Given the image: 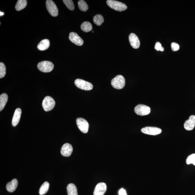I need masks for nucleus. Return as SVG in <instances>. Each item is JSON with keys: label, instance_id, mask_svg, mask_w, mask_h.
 <instances>
[{"label": "nucleus", "instance_id": "f257e3e1", "mask_svg": "<svg viewBox=\"0 0 195 195\" xmlns=\"http://www.w3.org/2000/svg\"><path fill=\"white\" fill-rule=\"evenodd\" d=\"M106 3L107 5L111 9L118 11H123L127 9V7L126 5L119 1L108 0Z\"/></svg>", "mask_w": 195, "mask_h": 195}, {"label": "nucleus", "instance_id": "f03ea898", "mask_svg": "<svg viewBox=\"0 0 195 195\" xmlns=\"http://www.w3.org/2000/svg\"><path fill=\"white\" fill-rule=\"evenodd\" d=\"M111 84L112 87L117 89H121L124 87L125 85V79L121 75H117L112 79Z\"/></svg>", "mask_w": 195, "mask_h": 195}, {"label": "nucleus", "instance_id": "7ed1b4c3", "mask_svg": "<svg viewBox=\"0 0 195 195\" xmlns=\"http://www.w3.org/2000/svg\"><path fill=\"white\" fill-rule=\"evenodd\" d=\"M37 67L39 71L45 73L50 72L53 69L54 65L51 62L44 61L38 64Z\"/></svg>", "mask_w": 195, "mask_h": 195}, {"label": "nucleus", "instance_id": "20e7f679", "mask_svg": "<svg viewBox=\"0 0 195 195\" xmlns=\"http://www.w3.org/2000/svg\"><path fill=\"white\" fill-rule=\"evenodd\" d=\"M55 105L54 100L50 96H46L43 100L42 103V107L46 111L51 110Z\"/></svg>", "mask_w": 195, "mask_h": 195}, {"label": "nucleus", "instance_id": "39448f33", "mask_svg": "<svg viewBox=\"0 0 195 195\" xmlns=\"http://www.w3.org/2000/svg\"><path fill=\"white\" fill-rule=\"evenodd\" d=\"M75 83L79 89L85 90H90L93 88V85L90 82L81 79H75Z\"/></svg>", "mask_w": 195, "mask_h": 195}, {"label": "nucleus", "instance_id": "423d86ee", "mask_svg": "<svg viewBox=\"0 0 195 195\" xmlns=\"http://www.w3.org/2000/svg\"><path fill=\"white\" fill-rule=\"evenodd\" d=\"M47 9L52 16L57 17L58 15V9L54 2L51 0H47L46 2Z\"/></svg>", "mask_w": 195, "mask_h": 195}, {"label": "nucleus", "instance_id": "0eeeda50", "mask_svg": "<svg viewBox=\"0 0 195 195\" xmlns=\"http://www.w3.org/2000/svg\"><path fill=\"white\" fill-rule=\"evenodd\" d=\"M151 109L149 107L144 104H140L134 108V112L138 115L145 116L150 113Z\"/></svg>", "mask_w": 195, "mask_h": 195}, {"label": "nucleus", "instance_id": "6e6552de", "mask_svg": "<svg viewBox=\"0 0 195 195\" xmlns=\"http://www.w3.org/2000/svg\"><path fill=\"white\" fill-rule=\"evenodd\" d=\"M76 123L78 128L81 131L85 134L87 133L89 128V124L85 119L81 118H78L76 119Z\"/></svg>", "mask_w": 195, "mask_h": 195}, {"label": "nucleus", "instance_id": "1a4fd4ad", "mask_svg": "<svg viewBox=\"0 0 195 195\" xmlns=\"http://www.w3.org/2000/svg\"><path fill=\"white\" fill-rule=\"evenodd\" d=\"M141 132L144 134L150 135H157L161 134L162 130L158 128L152 127H147L141 129Z\"/></svg>", "mask_w": 195, "mask_h": 195}, {"label": "nucleus", "instance_id": "9d476101", "mask_svg": "<svg viewBox=\"0 0 195 195\" xmlns=\"http://www.w3.org/2000/svg\"><path fill=\"white\" fill-rule=\"evenodd\" d=\"M69 38L71 42L77 46H81L83 45V41L81 37L75 32L70 33Z\"/></svg>", "mask_w": 195, "mask_h": 195}, {"label": "nucleus", "instance_id": "9b49d317", "mask_svg": "<svg viewBox=\"0 0 195 195\" xmlns=\"http://www.w3.org/2000/svg\"><path fill=\"white\" fill-rule=\"evenodd\" d=\"M129 41L132 47L137 49L140 47V42L138 37L136 34L132 33L129 36Z\"/></svg>", "mask_w": 195, "mask_h": 195}, {"label": "nucleus", "instance_id": "f8f14e48", "mask_svg": "<svg viewBox=\"0 0 195 195\" xmlns=\"http://www.w3.org/2000/svg\"><path fill=\"white\" fill-rule=\"evenodd\" d=\"M107 190L106 184L104 182L98 184L94 190V195H104Z\"/></svg>", "mask_w": 195, "mask_h": 195}, {"label": "nucleus", "instance_id": "ddd939ff", "mask_svg": "<svg viewBox=\"0 0 195 195\" xmlns=\"http://www.w3.org/2000/svg\"><path fill=\"white\" fill-rule=\"evenodd\" d=\"M73 152L72 146L68 143L64 144L61 149V154L63 156L68 157L71 156Z\"/></svg>", "mask_w": 195, "mask_h": 195}, {"label": "nucleus", "instance_id": "4468645a", "mask_svg": "<svg viewBox=\"0 0 195 195\" xmlns=\"http://www.w3.org/2000/svg\"><path fill=\"white\" fill-rule=\"evenodd\" d=\"M195 126V115H192L189 117L188 120H186L184 124V127L187 130H193Z\"/></svg>", "mask_w": 195, "mask_h": 195}, {"label": "nucleus", "instance_id": "2eb2a0df", "mask_svg": "<svg viewBox=\"0 0 195 195\" xmlns=\"http://www.w3.org/2000/svg\"><path fill=\"white\" fill-rule=\"evenodd\" d=\"M21 114V110L20 108H17L15 111L12 120V125L15 127L20 121Z\"/></svg>", "mask_w": 195, "mask_h": 195}, {"label": "nucleus", "instance_id": "dca6fc26", "mask_svg": "<svg viewBox=\"0 0 195 195\" xmlns=\"http://www.w3.org/2000/svg\"><path fill=\"white\" fill-rule=\"evenodd\" d=\"M17 180L15 178L12 180L11 182H8L6 185V189L8 192H12L16 190L18 186Z\"/></svg>", "mask_w": 195, "mask_h": 195}, {"label": "nucleus", "instance_id": "f3484780", "mask_svg": "<svg viewBox=\"0 0 195 195\" xmlns=\"http://www.w3.org/2000/svg\"><path fill=\"white\" fill-rule=\"evenodd\" d=\"M50 45V41L48 39L42 40L37 46L38 50L40 51H44L46 50L49 48Z\"/></svg>", "mask_w": 195, "mask_h": 195}, {"label": "nucleus", "instance_id": "a211bd4d", "mask_svg": "<svg viewBox=\"0 0 195 195\" xmlns=\"http://www.w3.org/2000/svg\"><path fill=\"white\" fill-rule=\"evenodd\" d=\"M67 189L68 195H78L77 189L74 184H69L67 185Z\"/></svg>", "mask_w": 195, "mask_h": 195}, {"label": "nucleus", "instance_id": "6ab92c4d", "mask_svg": "<svg viewBox=\"0 0 195 195\" xmlns=\"http://www.w3.org/2000/svg\"><path fill=\"white\" fill-rule=\"evenodd\" d=\"M8 96L6 93H3L0 95V111L3 109L7 102Z\"/></svg>", "mask_w": 195, "mask_h": 195}, {"label": "nucleus", "instance_id": "aec40b11", "mask_svg": "<svg viewBox=\"0 0 195 195\" xmlns=\"http://www.w3.org/2000/svg\"><path fill=\"white\" fill-rule=\"evenodd\" d=\"M81 29L84 32H88L92 30V25L89 22L85 21L81 25Z\"/></svg>", "mask_w": 195, "mask_h": 195}, {"label": "nucleus", "instance_id": "412c9836", "mask_svg": "<svg viewBox=\"0 0 195 195\" xmlns=\"http://www.w3.org/2000/svg\"><path fill=\"white\" fill-rule=\"evenodd\" d=\"M27 5V1L26 0H19L15 5V9L17 11L22 10Z\"/></svg>", "mask_w": 195, "mask_h": 195}, {"label": "nucleus", "instance_id": "4be33fe9", "mask_svg": "<svg viewBox=\"0 0 195 195\" xmlns=\"http://www.w3.org/2000/svg\"><path fill=\"white\" fill-rule=\"evenodd\" d=\"M50 185L48 182H45L41 185L39 189V193L40 195L45 194L49 190Z\"/></svg>", "mask_w": 195, "mask_h": 195}, {"label": "nucleus", "instance_id": "5701e85b", "mask_svg": "<svg viewBox=\"0 0 195 195\" xmlns=\"http://www.w3.org/2000/svg\"><path fill=\"white\" fill-rule=\"evenodd\" d=\"M78 4L79 9L82 11L86 12L88 9V5L85 1L80 0L78 2Z\"/></svg>", "mask_w": 195, "mask_h": 195}, {"label": "nucleus", "instance_id": "b1692460", "mask_svg": "<svg viewBox=\"0 0 195 195\" xmlns=\"http://www.w3.org/2000/svg\"><path fill=\"white\" fill-rule=\"evenodd\" d=\"M93 21L98 26H100L104 22V18L102 15L98 14L93 17Z\"/></svg>", "mask_w": 195, "mask_h": 195}, {"label": "nucleus", "instance_id": "393cba45", "mask_svg": "<svg viewBox=\"0 0 195 195\" xmlns=\"http://www.w3.org/2000/svg\"><path fill=\"white\" fill-rule=\"evenodd\" d=\"M63 2L70 10L73 11L75 9V5L72 0H63Z\"/></svg>", "mask_w": 195, "mask_h": 195}, {"label": "nucleus", "instance_id": "a878e982", "mask_svg": "<svg viewBox=\"0 0 195 195\" xmlns=\"http://www.w3.org/2000/svg\"><path fill=\"white\" fill-rule=\"evenodd\" d=\"M6 74V67L3 63H0V78H3Z\"/></svg>", "mask_w": 195, "mask_h": 195}, {"label": "nucleus", "instance_id": "bb28decb", "mask_svg": "<svg viewBox=\"0 0 195 195\" xmlns=\"http://www.w3.org/2000/svg\"><path fill=\"white\" fill-rule=\"evenodd\" d=\"M186 161L187 164H192L195 166V154H193L188 156Z\"/></svg>", "mask_w": 195, "mask_h": 195}, {"label": "nucleus", "instance_id": "cd10ccee", "mask_svg": "<svg viewBox=\"0 0 195 195\" xmlns=\"http://www.w3.org/2000/svg\"><path fill=\"white\" fill-rule=\"evenodd\" d=\"M155 49L156 50L160 51H163L164 50V48L162 46L161 43L159 42H157L155 46Z\"/></svg>", "mask_w": 195, "mask_h": 195}, {"label": "nucleus", "instance_id": "c85d7f7f", "mask_svg": "<svg viewBox=\"0 0 195 195\" xmlns=\"http://www.w3.org/2000/svg\"><path fill=\"white\" fill-rule=\"evenodd\" d=\"M171 49L173 51H177L180 49L179 45L178 44L175 42H173L171 43Z\"/></svg>", "mask_w": 195, "mask_h": 195}, {"label": "nucleus", "instance_id": "c756f323", "mask_svg": "<svg viewBox=\"0 0 195 195\" xmlns=\"http://www.w3.org/2000/svg\"><path fill=\"white\" fill-rule=\"evenodd\" d=\"M119 195H127L126 190L123 188L119 190Z\"/></svg>", "mask_w": 195, "mask_h": 195}, {"label": "nucleus", "instance_id": "7c9ffc66", "mask_svg": "<svg viewBox=\"0 0 195 195\" xmlns=\"http://www.w3.org/2000/svg\"><path fill=\"white\" fill-rule=\"evenodd\" d=\"M4 15V13H3V12H0V15H1V16H2L3 15Z\"/></svg>", "mask_w": 195, "mask_h": 195}]
</instances>
